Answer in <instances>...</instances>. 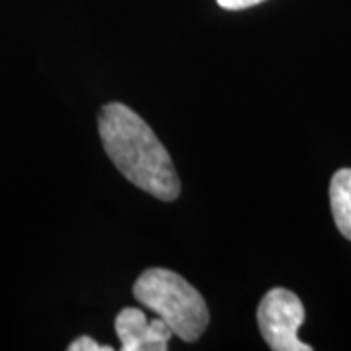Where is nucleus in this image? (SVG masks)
<instances>
[{
    "label": "nucleus",
    "instance_id": "7",
    "mask_svg": "<svg viewBox=\"0 0 351 351\" xmlns=\"http://www.w3.org/2000/svg\"><path fill=\"white\" fill-rule=\"evenodd\" d=\"M263 0H217V4L225 10H244V8H250L256 6Z\"/></svg>",
    "mask_w": 351,
    "mask_h": 351
},
{
    "label": "nucleus",
    "instance_id": "2",
    "mask_svg": "<svg viewBox=\"0 0 351 351\" xmlns=\"http://www.w3.org/2000/svg\"><path fill=\"white\" fill-rule=\"evenodd\" d=\"M133 295L184 341H195L209 324V311L199 291L176 271L164 267L147 269L137 279Z\"/></svg>",
    "mask_w": 351,
    "mask_h": 351
},
{
    "label": "nucleus",
    "instance_id": "5",
    "mask_svg": "<svg viewBox=\"0 0 351 351\" xmlns=\"http://www.w3.org/2000/svg\"><path fill=\"white\" fill-rule=\"evenodd\" d=\"M330 205L339 232L351 240V168H341L332 176Z\"/></svg>",
    "mask_w": 351,
    "mask_h": 351
},
{
    "label": "nucleus",
    "instance_id": "3",
    "mask_svg": "<svg viewBox=\"0 0 351 351\" xmlns=\"http://www.w3.org/2000/svg\"><path fill=\"white\" fill-rule=\"evenodd\" d=\"M304 322V306L287 289H271L258 306V326L274 351H311L297 332Z\"/></svg>",
    "mask_w": 351,
    "mask_h": 351
},
{
    "label": "nucleus",
    "instance_id": "4",
    "mask_svg": "<svg viewBox=\"0 0 351 351\" xmlns=\"http://www.w3.org/2000/svg\"><path fill=\"white\" fill-rule=\"evenodd\" d=\"M121 351H166L174 336L162 318H147L138 308H123L115 318Z\"/></svg>",
    "mask_w": 351,
    "mask_h": 351
},
{
    "label": "nucleus",
    "instance_id": "6",
    "mask_svg": "<svg viewBox=\"0 0 351 351\" xmlns=\"http://www.w3.org/2000/svg\"><path fill=\"white\" fill-rule=\"evenodd\" d=\"M113 348L110 346H101L96 339L88 338V336H82V338H76L71 346H69V351H112Z\"/></svg>",
    "mask_w": 351,
    "mask_h": 351
},
{
    "label": "nucleus",
    "instance_id": "1",
    "mask_svg": "<svg viewBox=\"0 0 351 351\" xmlns=\"http://www.w3.org/2000/svg\"><path fill=\"white\" fill-rule=\"evenodd\" d=\"M98 131L113 166L135 188L162 201H174L180 195L174 162L138 113L119 101L106 104L100 110Z\"/></svg>",
    "mask_w": 351,
    "mask_h": 351
}]
</instances>
